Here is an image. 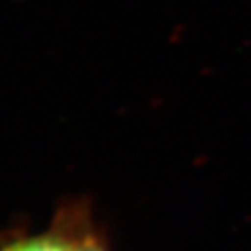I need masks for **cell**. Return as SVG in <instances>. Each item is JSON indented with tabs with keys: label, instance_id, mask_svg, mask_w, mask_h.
<instances>
[{
	"label": "cell",
	"instance_id": "obj_1",
	"mask_svg": "<svg viewBox=\"0 0 251 251\" xmlns=\"http://www.w3.org/2000/svg\"><path fill=\"white\" fill-rule=\"evenodd\" d=\"M0 251H112L106 228L87 197L63 201L44 230L28 225L0 234Z\"/></svg>",
	"mask_w": 251,
	"mask_h": 251
}]
</instances>
